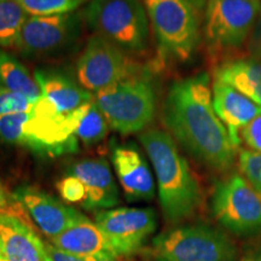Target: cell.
Masks as SVG:
<instances>
[{"mask_svg": "<svg viewBox=\"0 0 261 261\" xmlns=\"http://www.w3.org/2000/svg\"><path fill=\"white\" fill-rule=\"evenodd\" d=\"M211 210L215 220L234 236L261 234V195L242 174L234 173L217 182Z\"/></svg>", "mask_w": 261, "mask_h": 261, "instance_id": "52a82bcc", "label": "cell"}, {"mask_svg": "<svg viewBox=\"0 0 261 261\" xmlns=\"http://www.w3.org/2000/svg\"><path fill=\"white\" fill-rule=\"evenodd\" d=\"M28 17L16 0H0V47H16Z\"/></svg>", "mask_w": 261, "mask_h": 261, "instance_id": "603a6c76", "label": "cell"}, {"mask_svg": "<svg viewBox=\"0 0 261 261\" xmlns=\"http://www.w3.org/2000/svg\"><path fill=\"white\" fill-rule=\"evenodd\" d=\"M33 103H34L33 100L23 94L0 86V117L12 115V114L29 113Z\"/></svg>", "mask_w": 261, "mask_h": 261, "instance_id": "4316f807", "label": "cell"}, {"mask_svg": "<svg viewBox=\"0 0 261 261\" xmlns=\"http://www.w3.org/2000/svg\"><path fill=\"white\" fill-rule=\"evenodd\" d=\"M34 77L40 87L42 99L63 115L71 114L94 99V94L60 71L38 69Z\"/></svg>", "mask_w": 261, "mask_h": 261, "instance_id": "ac0fdd59", "label": "cell"}, {"mask_svg": "<svg viewBox=\"0 0 261 261\" xmlns=\"http://www.w3.org/2000/svg\"><path fill=\"white\" fill-rule=\"evenodd\" d=\"M12 196L50 240L85 218L83 213L38 188L22 185L16 189Z\"/></svg>", "mask_w": 261, "mask_h": 261, "instance_id": "4fadbf2b", "label": "cell"}, {"mask_svg": "<svg viewBox=\"0 0 261 261\" xmlns=\"http://www.w3.org/2000/svg\"><path fill=\"white\" fill-rule=\"evenodd\" d=\"M113 165L128 201H149L155 196V181L149 165L133 145L115 146Z\"/></svg>", "mask_w": 261, "mask_h": 261, "instance_id": "9a60e30c", "label": "cell"}, {"mask_svg": "<svg viewBox=\"0 0 261 261\" xmlns=\"http://www.w3.org/2000/svg\"><path fill=\"white\" fill-rule=\"evenodd\" d=\"M96 224L112 244L116 256H129L143 249L158 228L152 208L121 207L96 215Z\"/></svg>", "mask_w": 261, "mask_h": 261, "instance_id": "30bf717a", "label": "cell"}, {"mask_svg": "<svg viewBox=\"0 0 261 261\" xmlns=\"http://www.w3.org/2000/svg\"><path fill=\"white\" fill-rule=\"evenodd\" d=\"M94 103L113 129L122 135L140 132L154 120L156 92L144 77H129L94 94Z\"/></svg>", "mask_w": 261, "mask_h": 261, "instance_id": "8992f818", "label": "cell"}, {"mask_svg": "<svg viewBox=\"0 0 261 261\" xmlns=\"http://www.w3.org/2000/svg\"><path fill=\"white\" fill-rule=\"evenodd\" d=\"M241 139L248 150L261 154V115L244 127L241 132Z\"/></svg>", "mask_w": 261, "mask_h": 261, "instance_id": "f546056e", "label": "cell"}, {"mask_svg": "<svg viewBox=\"0 0 261 261\" xmlns=\"http://www.w3.org/2000/svg\"><path fill=\"white\" fill-rule=\"evenodd\" d=\"M132 73L126 52L97 34L89 39L76 64L77 83L92 94L135 77Z\"/></svg>", "mask_w": 261, "mask_h": 261, "instance_id": "9c48e42d", "label": "cell"}, {"mask_svg": "<svg viewBox=\"0 0 261 261\" xmlns=\"http://www.w3.org/2000/svg\"><path fill=\"white\" fill-rule=\"evenodd\" d=\"M139 140L154 167L166 220L178 225L189 219L200 208L202 191L173 137L165 130L152 128L142 133Z\"/></svg>", "mask_w": 261, "mask_h": 261, "instance_id": "7a4b0ae2", "label": "cell"}, {"mask_svg": "<svg viewBox=\"0 0 261 261\" xmlns=\"http://www.w3.org/2000/svg\"><path fill=\"white\" fill-rule=\"evenodd\" d=\"M57 189L62 198L68 203H83L86 200V189L80 179L68 174L57 184Z\"/></svg>", "mask_w": 261, "mask_h": 261, "instance_id": "83f0119b", "label": "cell"}, {"mask_svg": "<svg viewBox=\"0 0 261 261\" xmlns=\"http://www.w3.org/2000/svg\"><path fill=\"white\" fill-rule=\"evenodd\" d=\"M0 249L8 261H50L46 244L8 211H0Z\"/></svg>", "mask_w": 261, "mask_h": 261, "instance_id": "e0dca14e", "label": "cell"}, {"mask_svg": "<svg viewBox=\"0 0 261 261\" xmlns=\"http://www.w3.org/2000/svg\"><path fill=\"white\" fill-rule=\"evenodd\" d=\"M46 249L50 256V261H116L117 256L114 254L103 253L94 255H76L61 250L54 244H46Z\"/></svg>", "mask_w": 261, "mask_h": 261, "instance_id": "f1b7e54d", "label": "cell"}, {"mask_svg": "<svg viewBox=\"0 0 261 261\" xmlns=\"http://www.w3.org/2000/svg\"><path fill=\"white\" fill-rule=\"evenodd\" d=\"M238 261H261V244L248 250Z\"/></svg>", "mask_w": 261, "mask_h": 261, "instance_id": "1f68e13d", "label": "cell"}, {"mask_svg": "<svg viewBox=\"0 0 261 261\" xmlns=\"http://www.w3.org/2000/svg\"><path fill=\"white\" fill-rule=\"evenodd\" d=\"M29 16H54L76 11L87 0H16Z\"/></svg>", "mask_w": 261, "mask_h": 261, "instance_id": "cb8c5ba5", "label": "cell"}, {"mask_svg": "<svg viewBox=\"0 0 261 261\" xmlns=\"http://www.w3.org/2000/svg\"><path fill=\"white\" fill-rule=\"evenodd\" d=\"M51 244L61 250L76 255H94L103 253L116 255L112 244L96 221H91L86 217L51 240Z\"/></svg>", "mask_w": 261, "mask_h": 261, "instance_id": "d6986e66", "label": "cell"}, {"mask_svg": "<svg viewBox=\"0 0 261 261\" xmlns=\"http://www.w3.org/2000/svg\"><path fill=\"white\" fill-rule=\"evenodd\" d=\"M77 110L68 115L54 116L34 115L29 112L21 146L51 158L76 152L80 143L75 135Z\"/></svg>", "mask_w": 261, "mask_h": 261, "instance_id": "7c38bea8", "label": "cell"}, {"mask_svg": "<svg viewBox=\"0 0 261 261\" xmlns=\"http://www.w3.org/2000/svg\"><path fill=\"white\" fill-rule=\"evenodd\" d=\"M89 27L126 54H140L149 45V17L140 0H90L84 10Z\"/></svg>", "mask_w": 261, "mask_h": 261, "instance_id": "5b68a950", "label": "cell"}, {"mask_svg": "<svg viewBox=\"0 0 261 261\" xmlns=\"http://www.w3.org/2000/svg\"><path fill=\"white\" fill-rule=\"evenodd\" d=\"M207 0H144L162 60L187 62L201 40Z\"/></svg>", "mask_w": 261, "mask_h": 261, "instance_id": "3957f363", "label": "cell"}, {"mask_svg": "<svg viewBox=\"0 0 261 261\" xmlns=\"http://www.w3.org/2000/svg\"><path fill=\"white\" fill-rule=\"evenodd\" d=\"M152 261H238L236 243L219 228L203 223L179 224L152 238Z\"/></svg>", "mask_w": 261, "mask_h": 261, "instance_id": "277c9868", "label": "cell"}, {"mask_svg": "<svg viewBox=\"0 0 261 261\" xmlns=\"http://www.w3.org/2000/svg\"><path fill=\"white\" fill-rule=\"evenodd\" d=\"M0 261H8V260H6V257L4 256V254H3L2 249H0Z\"/></svg>", "mask_w": 261, "mask_h": 261, "instance_id": "836d02e7", "label": "cell"}, {"mask_svg": "<svg viewBox=\"0 0 261 261\" xmlns=\"http://www.w3.org/2000/svg\"><path fill=\"white\" fill-rule=\"evenodd\" d=\"M237 162L241 174L261 195V154L250 150H241L238 151Z\"/></svg>", "mask_w": 261, "mask_h": 261, "instance_id": "484cf974", "label": "cell"}, {"mask_svg": "<svg viewBox=\"0 0 261 261\" xmlns=\"http://www.w3.org/2000/svg\"><path fill=\"white\" fill-rule=\"evenodd\" d=\"M69 174L80 179L87 196L83 207L87 211L110 210L120 201V192L109 163L104 159H86L76 162Z\"/></svg>", "mask_w": 261, "mask_h": 261, "instance_id": "5bb4252c", "label": "cell"}, {"mask_svg": "<svg viewBox=\"0 0 261 261\" xmlns=\"http://www.w3.org/2000/svg\"><path fill=\"white\" fill-rule=\"evenodd\" d=\"M249 56L261 62V16L254 25V29L247 41Z\"/></svg>", "mask_w": 261, "mask_h": 261, "instance_id": "4dcf8cb0", "label": "cell"}, {"mask_svg": "<svg viewBox=\"0 0 261 261\" xmlns=\"http://www.w3.org/2000/svg\"><path fill=\"white\" fill-rule=\"evenodd\" d=\"M28 117L29 113L12 114L0 117V139L9 144L21 146Z\"/></svg>", "mask_w": 261, "mask_h": 261, "instance_id": "d4e9b609", "label": "cell"}, {"mask_svg": "<svg viewBox=\"0 0 261 261\" xmlns=\"http://www.w3.org/2000/svg\"><path fill=\"white\" fill-rule=\"evenodd\" d=\"M215 79L228 85L261 107V62L254 58H238L221 64Z\"/></svg>", "mask_w": 261, "mask_h": 261, "instance_id": "ffe728a7", "label": "cell"}, {"mask_svg": "<svg viewBox=\"0 0 261 261\" xmlns=\"http://www.w3.org/2000/svg\"><path fill=\"white\" fill-rule=\"evenodd\" d=\"M81 29L79 12L54 16H29L17 45L25 56H48L64 51L76 40Z\"/></svg>", "mask_w": 261, "mask_h": 261, "instance_id": "8fae6325", "label": "cell"}, {"mask_svg": "<svg viewBox=\"0 0 261 261\" xmlns=\"http://www.w3.org/2000/svg\"><path fill=\"white\" fill-rule=\"evenodd\" d=\"M261 16V0H207L203 33L217 50L241 48Z\"/></svg>", "mask_w": 261, "mask_h": 261, "instance_id": "ba28073f", "label": "cell"}, {"mask_svg": "<svg viewBox=\"0 0 261 261\" xmlns=\"http://www.w3.org/2000/svg\"><path fill=\"white\" fill-rule=\"evenodd\" d=\"M0 86L21 93L35 102L41 96L40 87L27 68L17 58L0 47Z\"/></svg>", "mask_w": 261, "mask_h": 261, "instance_id": "44dd1931", "label": "cell"}, {"mask_svg": "<svg viewBox=\"0 0 261 261\" xmlns=\"http://www.w3.org/2000/svg\"><path fill=\"white\" fill-rule=\"evenodd\" d=\"M163 121L173 139L205 167L227 172L237 161L240 150L215 113L208 74L172 84L163 106Z\"/></svg>", "mask_w": 261, "mask_h": 261, "instance_id": "6da1fadb", "label": "cell"}, {"mask_svg": "<svg viewBox=\"0 0 261 261\" xmlns=\"http://www.w3.org/2000/svg\"><path fill=\"white\" fill-rule=\"evenodd\" d=\"M213 107L220 121L226 127L233 145L240 149L241 132L248 123L261 115V107L228 85L214 80Z\"/></svg>", "mask_w": 261, "mask_h": 261, "instance_id": "2e32d148", "label": "cell"}, {"mask_svg": "<svg viewBox=\"0 0 261 261\" xmlns=\"http://www.w3.org/2000/svg\"><path fill=\"white\" fill-rule=\"evenodd\" d=\"M109 127L106 116L94 103V99L77 110L75 135L79 142L84 143L85 145H96L102 142L108 135Z\"/></svg>", "mask_w": 261, "mask_h": 261, "instance_id": "7402d4cb", "label": "cell"}, {"mask_svg": "<svg viewBox=\"0 0 261 261\" xmlns=\"http://www.w3.org/2000/svg\"><path fill=\"white\" fill-rule=\"evenodd\" d=\"M10 205V198L6 190L3 187V184L0 182V211H6Z\"/></svg>", "mask_w": 261, "mask_h": 261, "instance_id": "d6a6232c", "label": "cell"}]
</instances>
